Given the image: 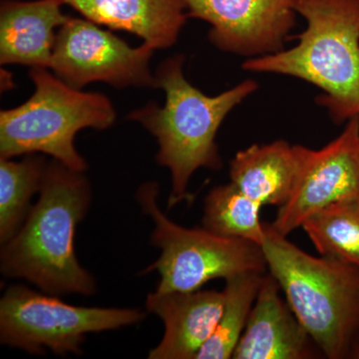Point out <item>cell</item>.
<instances>
[{
	"label": "cell",
	"mask_w": 359,
	"mask_h": 359,
	"mask_svg": "<svg viewBox=\"0 0 359 359\" xmlns=\"http://www.w3.org/2000/svg\"><path fill=\"white\" fill-rule=\"evenodd\" d=\"M90 204L91 188L83 172L52 161L36 205L16 235L1 245L2 275L22 278L57 297L95 294V278L78 262L74 245L78 224Z\"/></svg>",
	"instance_id": "obj_1"
},
{
	"label": "cell",
	"mask_w": 359,
	"mask_h": 359,
	"mask_svg": "<svg viewBox=\"0 0 359 359\" xmlns=\"http://www.w3.org/2000/svg\"><path fill=\"white\" fill-rule=\"evenodd\" d=\"M183 63V56L177 55L158 68L156 87L166 94L163 107L149 104L129 116L159 144L156 159L171 173L168 209L189 197V184L197 170L223 168L216 143L218 130L231 111L259 88L256 80L247 79L219 95L207 96L186 79Z\"/></svg>",
	"instance_id": "obj_2"
},
{
	"label": "cell",
	"mask_w": 359,
	"mask_h": 359,
	"mask_svg": "<svg viewBox=\"0 0 359 359\" xmlns=\"http://www.w3.org/2000/svg\"><path fill=\"white\" fill-rule=\"evenodd\" d=\"M306 21L289 50L247 59L243 69L287 75L316 85L335 123L359 116V0H295Z\"/></svg>",
	"instance_id": "obj_3"
},
{
	"label": "cell",
	"mask_w": 359,
	"mask_h": 359,
	"mask_svg": "<svg viewBox=\"0 0 359 359\" xmlns=\"http://www.w3.org/2000/svg\"><path fill=\"white\" fill-rule=\"evenodd\" d=\"M264 226L268 271L325 358L359 359V266L311 256Z\"/></svg>",
	"instance_id": "obj_4"
},
{
	"label": "cell",
	"mask_w": 359,
	"mask_h": 359,
	"mask_svg": "<svg viewBox=\"0 0 359 359\" xmlns=\"http://www.w3.org/2000/svg\"><path fill=\"white\" fill-rule=\"evenodd\" d=\"M35 91L13 109L0 113V158L47 154L76 172L87 164L75 148L80 130H105L116 113L107 97L72 88L46 68L30 71Z\"/></svg>",
	"instance_id": "obj_5"
},
{
	"label": "cell",
	"mask_w": 359,
	"mask_h": 359,
	"mask_svg": "<svg viewBox=\"0 0 359 359\" xmlns=\"http://www.w3.org/2000/svg\"><path fill=\"white\" fill-rule=\"evenodd\" d=\"M159 186L149 182L138 189L142 211L154 224L151 243L159 259L146 269L161 276L158 292H192L216 278L268 271L263 247L250 241L222 237L203 229H188L171 221L158 204Z\"/></svg>",
	"instance_id": "obj_6"
},
{
	"label": "cell",
	"mask_w": 359,
	"mask_h": 359,
	"mask_svg": "<svg viewBox=\"0 0 359 359\" xmlns=\"http://www.w3.org/2000/svg\"><path fill=\"white\" fill-rule=\"evenodd\" d=\"M146 314L137 309L71 306L57 295L11 285L0 299V342L42 355L82 353L86 335L137 325Z\"/></svg>",
	"instance_id": "obj_7"
},
{
	"label": "cell",
	"mask_w": 359,
	"mask_h": 359,
	"mask_svg": "<svg viewBox=\"0 0 359 359\" xmlns=\"http://www.w3.org/2000/svg\"><path fill=\"white\" fill-rule=\"evenodd\" d=\"M154 50L147 43L132 48L93 21L69 18L56 34L50 68L59 79L78 90L93 82L117 88L156 87L150 70Z\"/></svg>",
	"instance_id": "obj_8"
},
{
	"label": "cell",
	"mask_w": 359,
	"mask_h": 359,
	"mask_svg": "<svg viewBox=\"0 0 359 359\" xmlns=\"http://www.w3.org/2000/svg\"><path fill=\"white\" fill-rule=\"evenodd\" d=\"M294 187L271 223L285 237L327 205L359 198V116L349 119L341 134L325 147L294 145Z\"/></svg>",
	"instance_id": "obj_9"
},
{
	"label": "cell",
	"mask_w": 359,
	"mask_h": 359,
	"mask_svg": "<svg viewBox=\"0 0 359 359\" xmlns=\"http://www.w3.org/2000/svg\"><path fill=\"white\" fill-rule=\"evenodd\" d=\"M189 18L211 25L210 41L245 57L283 50L297 21L295 0H183Z\"/></svg>",
	"instance_id": "obj_10"
},
{
	"label": "cell",
	"mask_w": 359,
	"mask_h": 359,
	"mask_svg": "<svg viewBox=\"0 0 359 359\" xmlns=\"http://www.w3.org/2000/svg\"><path fill=\"white\" fill-rule=\"evenodd\" d=\"M280 292V285L268 271L233 359L325 358Z\"/></svg>",
	"instance_id": "obj_11"
},
{
	"label": "cell",
	"mask_w": 359,
	"mask_h": 359,
	"mask_svg": "<svg viewBox=\"0 0 359 359\" xmlns=\"http://www.w3.org/2000/svg\"><path fill=\"white\" fill-rule=\"evenodd\" d=\"M224 304V290H155L149 294L146 308L162 320L165 332L148 358L196 359L216 330Z\"/></svg>",
	"instance_id": "obj_12"
},
{
	"label": "cell",
	"mask_w": 359,
	"mask_h": 359,
	"mask_svg": "<svg viewBox=\"0 0 359 359\" xmlns=\"http://www.w3.org/2000/svg\"><path fill=\"white\" fill-rule=\"evenodd\" d=\"M59 0H4L0 6V62L50 67L56 34L67 21Z\"/></svg>",
	"instance_id": "obj_13"
},
{
	"label": "cell",
	"mask_w": 359,
	"mask_h": 359,
	"mask_svg": "<svg viewBox=\"0 0 359 359\" xmlns=\"http://www.w3.org/2000/svg\"><path fill=\"white\" fill-rule=\"evenodd\" d=\"M96 25L138 35L153 49L171 47L185 25L183 0H65Z\"/></svg>",
	"instance_id": "obj_14"
},
{
	"label": "cell",
	"mask_w": 359,
	"mask_h": 359,
	"mask_svg": "<svg viewBox=\"0 0 359 359\" xmlns=\"http://www.w3.org/2000/svg\"><path fill=\"white\" fill-rule=\"evenodd\" d=\"M297 170L294 146L287 141L252 145L231 160V183L259 205L280 207L292 193Z\"/></svg>",
	"instance_id": "obj_15"
},
{
	"label": "cell",
	"mask_w": 359,
	"mask_h": 359,
	"mask_svg": "<svg viewBox=\"0 0 359 359\" xmlns=\"http://www.w3.org/2000/svg\"><path fill=\"white\" fill-rule=\"evenodd\" d=\"M302 228L321 257L359 266V198L327 205Z\"/></svg>",
	"instance_id": "obj_16"
},
{
	"label": "cell",
	"mask_w": 359,
	"mask_h": 359,
	"mask_svg": "<svg viewBox=\"0 0 359 359\" xmlns=\"http://www.w3.org/2000/svg\"><path fill=\"white\" fill-rule=\"evenodd\" d=\"M46 162L41 156L28 154L20 162L0 160V243L16 235L27 218L33 195L39 192Z\"/></svg>",
	"instance_id": "obj_17"
},
{
	"label": "cell",
	"mask_w": 359,
	"mask_h": 359,
	"mask_svg": "<svg viewBox=\"0 0 359 359\" xmlns=\"http://www.w3.org/2000/svg\"><path fill=\"white\" fill-rule=\"evenodd\" d=\"M262 207L231 182L215 187L205 199L203 228L222 237L250 241L263 247L266 235L259 218Z\"/></svg>",
	"instance_id": "obj_18"
},
{
	"label": "cell",
	"mask_w": 359,
	"mask_h": 359,
	"mask_svg": "<svg viewBox=\"0 0 359 359\" xmlns=\"http://www.w3.org/2000/svg\"><path fill=\"white\" fill-rule=\"evenodd\" d=\"M266 273H238L224 280L223 313L216 330L196 359L233 358Z\"/></svg>",
	"instance_id": "obj_19"
},
{
	"label": "cell",
	"mask_w": 359,
	"mask_h": 359,
	"mask_svg": "<svg viewBox=\"0 0 359 359\" xmlns=\"http://www.w3.org/2000/svg\"><path fill=\"white\" fill-rule=\"evenodd\" d=\"M59 1H61L63 4H65V0H59Z\"/></svg>",
	"instance_id": "obj_20"
}]
</instances>
